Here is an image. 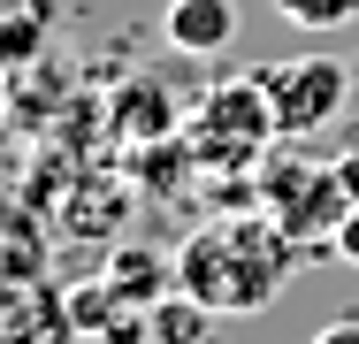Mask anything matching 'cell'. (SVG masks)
Listing matches in <instances>:
<instances>
[{
	"mask_svg": "<svg viewBox=\"0 0 359 344\" xmlns=\"http://www.w3.org/2000/svg\"><path fill=\"white\" fill-rule=\"evenodd\" d=\"M290 253H298V245H290L276 222L229 214L215 230L184 237V253H176V291H191V298L215 306V314H252V306H268V298L283 291Z\"/></svg>",
	"mask_w": 359,
	"mask_h": 344,
	"instance_id": "6da1fadb",
	"label": "cell"
},
{
	"mask_svg": "<svg viewBox=\"0 0 359 344\" xmlns=\"http://www.w3.org/2000/svg\"><path fill=\"white\" fill-rule=\"evenodd\" d=\"M276 138H283L276 131V107H268V92H260L252 69L207 84V100H199V115H191V153H199V168H222V176L260 168V153H268Z\"/></svg>",
	"mask_w": 359,
	"mask_h": 344,
	"instance_id": "7a4b0ae2",
	"label": "cell"
},
{
	"mask_svg": "<svg viewBox=\"0 0 359 344\" xmlns=\"http://www.w3.org/2000/svg\"><path fill=\"white\" fill-rule=\"evenodd\" d=\"M260 206L290 245H329L337 222L352 214V192L337 176V161H306V153H276L260 161Z\"/></svg>",
	"mask_w": 359,
	"mask_h": 344,
	"instance_id": "3957f363",
	"label": "cell"
},
{
	"mask_svg": "<svg viewBox=\"0 0 359 344\" xmlns=\"http://www.w3.org/2000/svg\"><path fill=\"white\" fill-rule=\"evenodd\" d=\"M260 92H268V107H276V131L283 138H313L329 131L337 115H344V100H352V69L337 62V54H298V62H260Z\"/></svg>",
	"mask_w": 359,
	"mask_h": 344,
	"instance_id": "277c9868",
	"label": "cell"
},
{
	"mask_svg": "<svg viewBox=\"0 0 359 344\" xmlns=\"http://www.w3.org/2000/svg\"><path fill=\"white\" fill-rule=\"evenodd\" d=\"M161 31H168V46L176 54H222L229 39H237V0H168V15H161Z\"/></svg>",
	"mask_w": 359,
	"mask_h": 344,
	"instance_id": "5b68a950",
	"label": "cell"
},
{
	"mask_svg": "<svg viewBox=\"0 0 359 344\" xmlns=\"http://www.w3.org/2000/svg\"><path fill=\"white\" fill-rule=\"evenodd\" d=\"M145 337H153V344H215V306H199L191 291H176V298H153V314H145Z\"/></svg>",
	"mask_w": 359,
	"mask_h": 344,
	"instance_id": "8992f818",
	"label": "cell"
},
{
	"mask_svg": "<svg viewBox=\"0 0 359 344\" xmlns=\"http://www.w3.org/2000/svg\"><path fill=\"white\" fill-rule=\"evenodd\" d=\"M161 283H176V260H161L153 245H123L115 268H107V291L115 298H161Z\"/></svg>",
	"mask_w": 359,
	"mask_h": 344,
	"instance_id": "52a82bcc",
	"label": "cell"
},
{
	"mask_svg": "<svg viewBox=\"0 0 359 344\" xmlns=\"http://www.w3.org/2000/svg\"><path fill=\"white\" fill-rule=\"evenodd\" d=\"M276 15L290 31H344L359 23V0H276Z\"/></svg>",
	"mask_w": 359,
	"mask_h": 344,
	"instance_id": "ba28073f",
	"label": "cell"
},
{
	"mask_svg": "<svg viewBox=\"0 0 359 344\" xmlns=\"http://www.w3.org/2000/svg\"><path fill=\"white\" fill-rule=\"evenodd\" d=\"M329 253H337L344 268H359V206L344 214V222H337V237H329Z\"/></svg>",
	"mask_w": 359,
	"mask_h": 344,
	"instance_id": "9c48e42d",
	"label": "cell"
},
{
	"mask_svg": "<svg viewBox=\"0 0 359 344\" xmlns=\"http://www.w3.org/2000/svg\"><path fill=\"white\" fill-rule=\"evenodd\" d=\"M313 344H359V314H337V322H321Z\"/></svg>",
	"mask_w": 359,
	"mask_h": 344,
	"instance_id": "30bf717a",
	"label": "cell"
},
{
	"mask_svg": "<svg viewBox=\"0 0 359 344\" xmlns=\"http://www.w3.org/2000/svg\"><path fill=\"white\" fill-rule=\"evenodd\" d=\"M337 176H344V192H352V206H359V145H352V153H337Z\"/></svg>",
	"mask_w": 359,
	"mask_h": 344,
	"instance_id": "8fae6325",
	"label": "cell"
}]
</instances>
